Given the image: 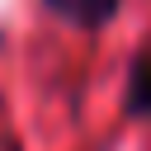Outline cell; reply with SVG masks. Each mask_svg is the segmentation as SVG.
<instances>
[{
  "label": "cell",
  "mask_w": 151,
  "mask_h": 151,
  "mask_svg": "<svg viewBox=\"0 0 151 151\" xmlns=\"http://www.w3.org/2000/svg\"><path fill=\"white\" fill-rule=\"evenodd\" d=\"M123 109L132 118H151V42L137 47L132 66H127V94H123Z\"/></svg>",
  "instance_id": "6da1fadb"
},
{
  "label": "cell",
  "mask_w": 151,
  "mask_h": 151,
  "mask_svg": "<svg viewBox=\"0 0 151 151\" xmlns=\"http://www.w3.org/2000/svg\"><path fill=\"white\" fill-rule=\"evenodd\" d=\"M57 19H66V24H76V28H104L113 14H118V5L123 0H42Z\"/></svg>",
  "instance_id": "7a4b0ae2"
}]
</instances>
